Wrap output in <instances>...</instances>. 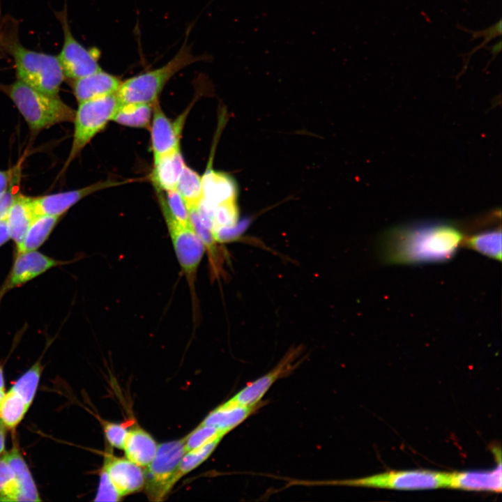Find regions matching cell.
<instances>
[{
  "label": "cell",
  "mask_w": 502,
  "mask_h": 502,
  "mask_svg": "<svg viewBox=\"0 0 502 502\" xmlns=\"http://www.w3.org/2000/svg\"><path fill=\"white\" fill-rule=\"evenodd\" d=\"M67 22L63 17L64 42L58 58L64 75L75 80L102 68L98 63V50L87 49L79 43L72 35Z\"/></svg>",
  "instance_id": "obj_9"
},
{
  "label": "cell",
  "mask_w": 502,
  "mask_h": 502,
  "mask_svg": "<svg viewBox=\"0 0 502 502\" xmlns=\"http://www.w3.org/2000/svg\"><path fill=\"white\" fill-rule=\"evenodd\" d=\"M21 164L22 161H20L11 169L0 170V195L7 190L15 181L20 178Z\"/></svg>",
  "instance_id": "obj_36"
},
{
  "label": "cell",
  "mask_w": 502,
  "mask_h": 502,
  "mask_svg": "<svg viewBox=\"0 0 502 502\" xmlns=\"http://www.w3.org/2000/svg\"><path fill=\"white\" fill-rule=\"evenodd\" d=\"M450 473L426 470L393 471L362 478L322 482L336 485L361 486L396 489L449 487Z\"/></svg>",
  "instance_id": "obj_7"
},
{
  "label": "cell",
  "mask_w": 502,
  "mask_h": 502,
  "mask_svg": "<svg viewBox=\"0 0 502 502\" xmlns=\"http://www.w3.org/2000/svg\"><path fill=\"white\" fill-rule=\"evenodd\" d=\"M153 103L132 102L121 104L112 121L125 126L149 130L153 115Z\"/></svg>",
  "instance_id": "obj_23"
},
{
  "label": "cell",
  "mask_w": 502,
  "mask_h": 502,
  "mask_svg": "<svg viewBox=\"0 0 502 502\" xmlns=\"http://www.w3.org/2000/svg\"><path fill=\"white\" fill-rule=\"evenodd\" d=\"M63 264L36 250L17 252L11 271L0 288V300L13 289Z\"/></svg>",
  "instance_id": "obj_11"
},
{
  "label": "cell",
  "mask_w": 502,
  "mask_h": 502,
  "mask_svg": "<svg viewBox=\"0 0 502 502\" xmlns=\"http://www.w3.org/2000/svg\"><path fill=\"white\" fill-rule=\"evenodd\" d=\"M121 496L112 483L107 472L102 469L95 501H117Z\"/></svg>",
  "instance_id": "obj_35"
},
{
  "label": "cell",
  "mask_w": 502,
  "mask_h": 502,
  "mask_svg": "<svg viewBox=\"0 0 502 502\" xmlns=\"http://www.w3.org/2000/svg\"><path fill=\"white\" fill-rule=\"evenodd\" d=\"M43 370L40 360L25 372L10 388L30 406L35 397Z\"/></svg>",
  "instance_id": "obj_28"
},
{
  "label": "cell",
  "mask_w": 502,
  "mask_h": 502,
  "mask_svg": "<svg viewBox=\"0 0 502 502\" xmlns=\"http://www.w3.org/2000/svg\"><path fill=\"white\" fill-rule=\"evenodd\" d=\"M59 218L52 215L36 217L29 227L17 252L36 250L48 238Z\"/></svg>",
  "instance_id": "obj_24"
},
{
  "label": "cell",
  "mask_w": 502,
  "mask_h": 502,
  "mask_svg": "<svg viewBox=\"0 0 502 502\" xmlns=\"http://www.w3.org/2000/svg\"><path fill=\"white\" fill-rule=\"evenodd\" d=\"M0 388H5V381L2 365H0Z\"/></svg>",
  "instance_id": "obj_42"
},
{
  "label": "cell",
  "mask_w": 502,
  "mask_h": 502,
  "mask_svg": "<svg viewBox=\"0 0 502 502\" xmlns=\"http://www.w3.org/2000/svg\"><path fill=\"white\" fill-rule=\"evenodd\" d=\"M8 93L32 130L74 121L75 111L58 96L43 93L19 79L9 86Z\"/></svg>",
  "instance_id": "obj_3"
},
{
  "label": "cell",
  "mask_w": 502,
  "mask_h": 502,
  "mask_svg": "<svg viewBox=\"0 0 502 502\" xmlns=\"http://www.w3.org/2000/svg\"><path fill=\"white\" fill-rule=\"evenodd\" d=\"M185 113L172 121L164 113L158 100L153 105V115L149 130L153 160L170 151L180 149V138Z\"/></svg>",
  "instance_id": "obj_12"
},
{
  "label": "cell",
  "mask_w": 502,
  "mask_h": 502,
  "mask_svg": "<svg viewBox=\"0 0 502 502\" xmlns=\"http://www.w3.org/2000/svg\"><path fill=\"white\" fill-rule=\"evenodd\" d=\"M121 82L118 77L100 69L75 79L73 92L79 103L116 93Z\"/></svg>",
  "instance_id": "obj_15"
},
{
  "label": "cell",
  "mask_w": 502,
  "mask_h": 502,
  "mask_svg": "<svg viewBox=\"0 0 502 502\" xmlns=\"http://www.w3.org/2000/svg\"><path fill=\"white\" fill-rule=\"evenodd\" d=\"M6 393V392L5 388H0V407L5 397Z\"/></svg>",
  "instance_id": "obj_43"
},
{
  "label": "cell",
  "mask_w": 502,
  "mask_h": 502,
  "mask_svg": "<svg viewBox=\"0 0 502 502\" xmlns=\"http://www.w3.org/2000/svg\"><path fill=\"white\" fill-rule=\"evenodd\" d=\"M3 453L0 455V501H17L19 486L16 475Z\"/></svg>",
  "instance_id": "obj_30"
},
{
  "label": "cell",
  "mask_w": 502,
  "mask_h": 502,
  "mask_svg": "<svg viewBox=\"0 0 502 502\" xmlns=\"http://www.w3.org/2000/svg\"><path fill=\"white\" fill-rule=\"evenodd\" d=\"M120 105L116 93L79 103L73 121L75 129L72 147L65 168L112 120Z\"/></svg>",
  "instance_id": "obj_5"
},
{
  "label": "cell",
  "mask_w": 502,
  "mask_h": 502,
  "mask_svg": "<svg viewBox=\"0 0 502 502\" xmlns=\"http://www.w3.org/2000/svg\"><path fill=\"white\" fill-rule=\"evenodd\" d=\"M202 186L204 197L201 205L211 211L219 204L236 200L235 184L224 174L208 171L202 176Z\"/></svg>",
  "instance_id": "obj_18"
},
{
  "label": "cell",
  "mask_w": 502,
  "mask_h": 502,
  "mask_svg": "<svg viewBox=\"0 0 502 502\" xmlns=\"http://www.w3.org/2000/svg\"><path fill=\"white\" fill-rule=\"evenodd\" d=\"M10 238L6 218L0 220V247Z\"/></svg>",
  "instance_id": "obj_39"
},
{
  "label": "cell",
  "mask_w": 502,
  "mask_h": 502,
  "mask_svg": "<svg viewBox=\"0 0 502 502\" xmlns=\"http://www.w3.org/2000/svg\"><path fill=\"white\" fill-rule=\"evenodd\" d=\"M501 24L502 21L501 19H500L496 23L494 24L492 26H489L487 29H483L482 31H473L469 29H466L464 27L459 26V29L462 30H464L466 32H469L472 36V40L477 39L482 36H486L491 33H498L499 35L501 34Z\"/></svg>",
  "instance_id": "obj_38"
},
{
  "label": "cell",
  "mask_w": 502,
  "mask_h": 502,
  "mask_svg": "<svg viewBox=\"0 0 502 502\" xmlns=\"http://www.w3.org/2000/svg\"><path fill=\"white\" fill-rule=\"evenodd\" d=\"M13 469L18 486L17 501H42L29 466L17 445L3 453Z\"/></svg>",
  "instance_id": "obj_22"
},
{
  "label": "cell",
  "mask_w": 502,
  "mask_h": 502,
  "mask_svg": "<svg viewBox=\"0 0 502 502\" xmlns=\"http://www.w3.org/2000/svg\"><path fill=\"white\" fill-rule=\"evenodd\" d=\"M103 429L106 439L110 445L123 449L128 432L126 426L123 423L105 422L103 424Z\"/></svg>",
  "instance_id": "obj_34"
},
{
  "label": "cell",
  "mask_w": 502,
  "mask_h": 502,
  "mask_svg": "<svg viewBox=\"0 0 502 502\" xmlns=\"http://www.w3.org/2000/svg\"><path fill=\"white\" fill-rule=\"evenodd\" d=\"M102 469L121 497L138 492L144 486V471L127 458L106 456Z\"/></svg>",
  "instance_id": "obj_14"
},
{
  "label": "cell",
  "mask_w": 502,
  "mask_h": 502,
  "mask_svg": "<svg viewBox=\"0 0 502 502\" xmlns=\"http://www.w3.org/2000/svg\"><path fill=\"white\" fill-rule=\"evenodd\" d=\"M501 40H499L498 43L488 47L491 54H492V58L489 61V63L493 61L494 59L501 52Z\"/></svg>",
  "instance_id": "obj_41"
},
{
  "label": "cell",
  "mask_w": 502,
  "mask_h": 502,
  "mask_svg": "<svg viewBox=\"0 0 502 502\" xmlns=\"http://www.w3.org/2000/svg\"><path fill=\"white\" fill-rule=\"evenodd\" d=\"M6 428L0 423V455L5 452Z\"/></svg>",
  "instance_id": "obj_40"
},
{
  "label": "cell",
  "mask_w": 502,
  "mask_h": 502,
  "mask_svg": "<svg viewBox=\"0 0 502 502\" xmlns=\"http://www.w3.org/2000/svg\"><path fill=\"white\" fill-rule=\"evenodd\" d=\"M238 220V210L236 200L223 202L215 206L212 211L213 234L219 229L235 225Z\"/></svg>",
  "instance_id": "obj_31"
},
{
  "label": "cell",
  "mask_w": 502,
  "mask_h": 502,
  "mask_svg": "<svg viewBox=\"0 0 502 502\" xmlns=\"http://www.w3.org/2000/svg\"><path fill=\"white\" fill-rule=\"evenodd\" d=\"M158 195L178 261L190 284L193 285L206 250L204 244L192 223L184 225L178 222L169 212L162 192L158 191Z\"/></svg>",
  "instance_id": "obj_8"
},
{
  "label": "cell",
  "mask_w": 502,
  "mask_h": 502,
  "mask_svg": "<svg viewBox=\"0 0 502 502\" xmlns=\"http://www.w3.org/2000/svg\"><path fill=\"white\" fill-rule=\"evenodd\" d=\"M153 161L151 181L156 190L162 192L176 190L185 165L180 149L165 153Z\"/></svg>",
  "instance_id": "obj_16"
},
{
  "label": "cell",
  "mask_w": 502,
  "mask_h": 502,
  "mask_svg": "<svg viewBox=\"0 0 502 502\" xmlns=\"http://www.w3.org/2000/svg\"><path fill=\"white\" fill-rule=\"evenodd\" d=\"M464 238L459 229L448 223L401 227L381 237L378 251L382 261L390 264L445 262L454 257Z\"/></svg>",
  "instance_id": "obj_1"
},
{
  "label": "cell",
  "mask_w": 502,
  "mask_h": 502,
  "mask_svg": "<svg viewBox=\"0 0 502 502\" xmlns=\"http://www.w3.org/2000/svg\"><path fill=\"white\" fill-rule=\"evenodd\" d=\"M165 204L170 214L179 222L187 225L191 223L187 206L176 190L165 192Z\"/></svg>",
  "instance_id": "obj_33"
},
{
  "label": "cell",
  "mask_w": 502,
  "mask_h": 502,
  "mask_svg": "<svg viewBox=\"0 0 502 502\" xmlns=\"http://www.w3.org/2000/svg\"><path fill=\"white\" fill-rule=\"evenodd\" d=\"M259 404L240 406L225 402L209 413L200 424L212 426L228 433L254 412L259 406Z\"/></svg>",
  "instance_id": "obj_20"
},
{
  "label": "cell",
  "mask_w": 502,
  "mask_h": 502,
  "mask_svg": "<svg viewBox=\"0 0 502 502\" xmlns=\"http://www.w3.org/2000/svg\"><path fill=\"white\" fill-rule=\"evenodd\" d=\"M124 182L107 179L84 188L37 197H31L33 213L40 215L61 216L84 197L99 190L114 187Z\"/></svg>",
  "instance_id": "obj_10"
},
{
  "label": "cell",
  "mask_w": 502,
  "mask_h": 502,
  "mask_svg": "<svg viewBox=\"0 0 502 502\" xmlns=\"http://www.w3.org/2000/svg\"><path fill=\"white\" fill-rule=\"evenodd\" d=\"M201 59L202 56L193 54L185 40L176 54L165 64L122 81L116 92L117 97L121 104H152L158 100L171 78L185 68Z\"/></svg>",
  "instance_id": "obj_2"
},
{
  "label": "cell",
  "mask_w": 502,
  "mask_h": 502,
  "mask_svg": "<svg viewBox=\"0 0 502 502\" xmlns=\"http://www.w3.org/2000/svg\"><path fill=\"white\" fill-rule=\"evenodd\" d=\"M222 438L223 436L217 437L197 448L185 452L178 465V479L204 462L212 454Z\"/></svg>",
  "instance_id": "obj_29"
},
{
  "label": "cell",
  "mask_w": 502,
  "mask_h": 502,
  "mask_svg": "<svg viewBox=\"0 0 502 502\" xmlns=\"http://www.w3.org/2000/svg\"><path fill=\"white\" fill-rule=\"evenodd\" d=\"M29 407L18 394L10 389L6 393L0 407V423L6 429H15Z\"/></svg>",
  "instance_id": "obj_27"
},
{
  "label": "cell",
  "mask_w": 502,
  "mask_h": 502,
  "mask_svg": "<svg viewBox=\"0 0 502 502\" xmlns=\"http://www.w3.org/2000/svg\"><path fill=\"white\" fill-rule=\"evenodd\" d=\"M19 181L20 178L15 181L7 190L0 195V220L6 218L10 206L17 195V193L15 191L14 185Z\"/></svg>",
  "instance_id": "obj_37"
},
{
  "label": "cell",
  "mask_w": 502,
  "mask_h": 502,
  "mask_svg": "<svg viewBox=\"0 0 502 502\" xmlns=\"http://www.w3.org/2000/svg\"><path fill=\"white\" fill-rule=\"evenodd\" d=\"M501 462L488 471H464L450 473V488L470 491L501 492Z\"/></svg>",
  "instance_id": "obj_17"
},
{
  "label": "cell",
  "mask_w": 502,
  "mask_h": 502,
  "mask_svg": "<svg viewBox=\"0 0 502 502\" xmlns=\"http://www.w3.org/2000/svg\"><path fill=\"white\" fill-rule=\"evenodd\" d=\"M123 449L127 459L141 467H146L153 461L158 445L148 432L134 428L128 431Z\"/></svg>",
  "instance_id": "obj_19"
},
{
  "label": "cell",
  "mask_w": 502,
  "mask_h": 502,
  "mask_svg": "<svg viewBox=\"0 0 502 502\" xmlns=\"http://www.w3.org/2000/svg\"><path fill=\"white\" fill-rule=\"evenodd\" d=\"M185 452L183 439L158 446L156 454L144 472V487L149 500L162 501L179 480L178 468Z\"/></svg>",
  "instance_id": "obj_6"
},
{
  "label": "cell",
  "mask_w": 502,
  "mask_h": 502,
  "mask_svg": "<svg viewBox=\"0 0 502 502\" xmlns=\"http://www.w3.org/2000/svg\"><path fill=\"white\" fill-rule=\"evenodd\" d=\"M35 218L31 206V197L17 194L6 216L10 238L15 243L17 249L20 247Z\"/></svg>",
  "instance_id": "obj_21"
},
{
  "label": "cell",
  "mask_w": 502,
  "mask_h": 502,
  "mask_svg": "<svg viewBox=\"0 0 502 502\" xmlns=\"http://www.w3.org/2000/svg\"><path fill=\"white\" fill-rule=\"evenodd\" d=\"M227 432L216 427L199 425L184 439L185 452L197 448L219 436H224Z\"/></svg>",
  "instance_id": "obj_32"
},
{
  "label": "cell",
  "mask_w": 502,
  "mask_h": 502,
  "mask_svg": "<svg viewBox=\"0 0 502 502\" xmlns=\"http://www.w3.org/2000/svg\"><path fill=\"white\" fill-rule=\"evenodd\" d=\"M462 245L501 261V228L493 229L469 237H464Z\"/></svg>",
  "instance_id": "obj_26"
},
{
  "label": "cell",
  "mask_w": 502,
  "mask_h": 502,
  "mask_svg": "<svg viewBox=\"0 0 502 502\" xmlns=\"http://www.w3.org/2000/svg\"><path fill=\"white\" fill-rule=\"evenodd\" d=\"M297 351L289 352L272 370L252 381L227 402L231 404L252 406L260 403L262 397L279 379L289 374L297 366Z\"/></svg>",
  "instance_id": "obj_13"
},
{
  "label": "cell",
  "mask_w": 502,
  "mask_h": 502,
  "mask_svg": "<svg viewBox=\"0 0 502 502\" xmlns=\"http://www.w3.org/2000/svg\"><path fill=\"white\" fill-rule=\"evenodd\" d=\"M11 50L19 80L46 94L58 96L65 75L57 56L17 45Z\"/></svg>",
  "instance_id": "obj_4"
},
{
  "label": "cell",
  "mask_w": 502,
  "mask_h": 502,
  "mask_svg": "<svg viewBox=\"0 0 502 502\" xmlns=\"http://www.w3.org/2000/svg\"><path fill=\"white\" fill-rule=\"evenodd\" d=\"M176 190L184 200L189 212L197 209L204 197L202 177L185 165Z\"/></svg>",
  "instance_id": "obj_25"
}]
</instances>
